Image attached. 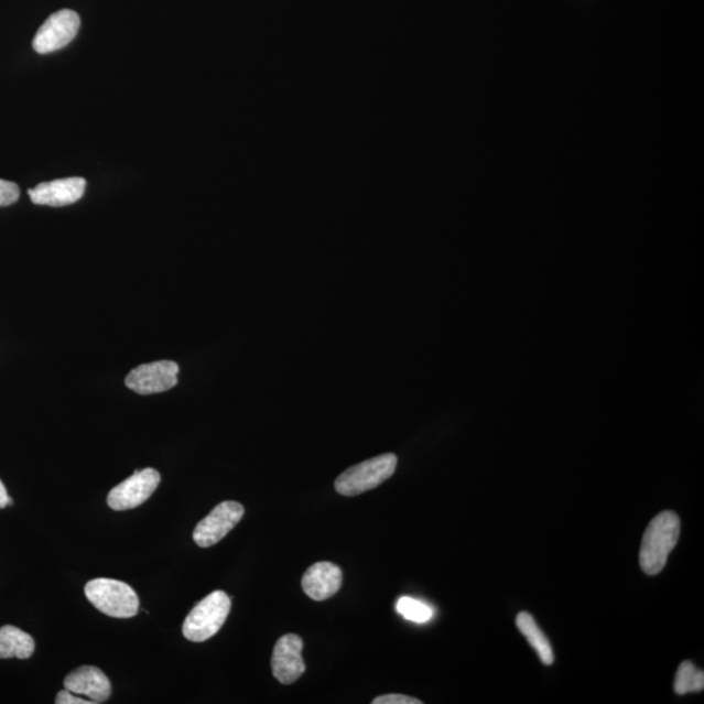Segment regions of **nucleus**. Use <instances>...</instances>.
<instances>
[{"label": "nucleus", "instance_id": "1", "mask_svg": "<svg viewBox=\"0 0 704 704\" xmlns=\"http://www.w3.org/2000/svg\"><path fill=\"white\" fill-rule=\"evenodd\" d=\"M681 522L674 511L667 510L653 518L646 529L639 564L647 575H657L665 567L668 557L680 539Z\"/></svg>", "mask_w": 704, "mask_h": 704}, {"label": "nucleus", "instance_id": "2", "mask_svg": "<svg viewBox=\"0 0 704 704\" xmlns=\"http://www.w3.org/2000/svg\"><path fill=\"white\" fill-rule=\"evenodd\" d=\"M230 609L231 600L226 593H212L189 611L183 624V636L195 643L208 641L223 628Z\"/></svg>", "mask_w": 704, "mask_h": 704}, {"label": "nucleus", "instance_id": "3", "mask_svg": "<svg viewBox=\"0 0 704 704\" xmlns=\"http://www.w3.org/2000/svg\"><path fill=\"white\" fill-rule=\"evenodd\" d=\"M85 596L106 616L131 618L138 615L140 602L134 589L124 582L98 578L87 583Z\"/></svg>", "mask_w": 704, "mask_h": 704}, {"label": "nucleus", "instance_id": "4", "mask_svg": "<svg viewBox=\"0 0 704 704\" xmlns=\"http://www.w3.org/2000/svg\"><path fill=\"white\" fill-rule=\"evenodd\" d=\"M397 462V455L391 453L361 462L338 476L336 490L339 495L353 497L375 489L396 473Z\"/></svg>", "mask_w": 704, "mask_h": 704}, {"label": "nucleus", "instance_id": "5", "mask_svg": "<svg viewBox=\"0 0 704 704\" xmlns=\"http://www.w3.org/2000/svg\"><path fill=\"white\" fill-rule=\"evenodd\" d=\"M80 30V18L75 11L53 13L34 35L33 48L39 54L58 52L73 42Z\"/></svg>", "mask_w": 704, "mask_h": 704}, {"label": "nucleus", "instance_id": "6", "mask_svg": "<svg viewBox=\"0 0 704 704\" xmlns=\"http://www.w3.org/2000/svg\"><path fill=\"white\" fill-rule=\"evenodd\" d=\"M160 481L161 475L156 469H141L110 490L108 505L117 511L138 508L154 494Z\"/></svg>", "mask_w": 704, "mask_h": 704}, {"label": "nucleus", "instance_id": "7", "mask_svg": "<svg viewBox=\"0 0 704 704\" xmlns=\"http://www.w3.org/2000/svg\"><path fill=\"white\" fill-rule=\"evenodd\" d=\"M177 373L180 366L175 361L148 362L128 373L126 387L141 396L162 393L176 387Z\"/></svg>", "mask_w": 704, "mask_h": 704}, {"label": "nucleus", "instance_id": "8", "mask_svg": "<svg viewBox=\"0 0 704 704\" xmlns=\"http://www.w3.org/2000/svg\"><path fill=\"white\" fill-rule=\"evenodd\" d=\"M245 516L243 505L224 501L196 526L194 540L198 546L216 545L237 526Z\"/></svg>", "mask_w": 704, "mask_h": 704}, {"label": "nucleus", "instance_id": "9", "mask_svg": "<svg viewBox=\"0 0 704 704\" xmlns=\"http://www.w3.org/2000/svg\"><path fill=\"white\" fill-rule=\"evenodd\" d=\"M303 641L296 635H286L275 643L272 657L274 678L283 685L294 684L305 672L302 658Z\"/></svg>", "mask_w": 704, "mask_h": 704}, {"label": "nucleus", "instance_id": "10", "mask_svg": "<svg viewBox=\"0 0 704 704\" xmlns=\"http://www.w3.org/2000/svg\"><path fill=\"white\" fill-rule=\"evenodd\" d=\"M64 687L77 695L87 696L94 703H104L110 698L111 684L108 675L99 668L83 665L64 679Z\"/></svg>", "mask_w": 704, "mask_h": 704}, {"label": "nucleus", "instance_id": "11", "mask_svg": "<svg viewBox=\"0 0 704 704\" xmlns=\"http://www.w3.org/2000/svg\"><path fill=\"white\" fill-rule=\"evenodd\" d=\"M85 188H87V182L83 177H67V180L41 183L37 187L28 191V194L35 205L66 206L80 201Z\"/></svg>", "mask_w": 704, "mask_h": 704}, {"label": "nucleus", "instance_id": "12", "mask_svg": "<svg viewBox=\"0 0 704 704\" xmlns=\"http://www.w3.org/2000/svg\"><path fill=\"white\" fill-rule=\"evenodd\" d=\"M343 571L332 563L313 564L303 575L304 593L315 602H324L336 595L343 586Z\"/></svg>", "mask_w": 704, "mask_h": 704}, {"label": "nucleus", "instance_id": "13", "mask_svg": "<svg viewBox=\"0 0 704 704\" xmlns=\"http://www.w3.org/2000/svg\"><path fill=\"white\" fill-rule=\"evenodd\" d=\"M34 649L33 638L17 626L6 625L0 628V659H30Z\"/></svg>", "mask_w": 704, "mask_h": 704}, {"label": "nucleus", "instance_id": "14", "mask_svg": "<svg viewBox=\"0 0 704 704\" xmlns=\"http://www.w3.org/2000/svg\"><path fill=\"white\" fill-rule=\"evenodd\" d=\"M517 628L522 632L526 639H528L532 649L538 652L542 663L552 665L554 663L552 646L528 611H522V614L517 616Z\"/></svg>", "mask_w": 704, "mask_h": 704}, {"label": "nucleus", "instance_id": "15", "mask_svg": "<svg viewBox=\"0 0 704 704\" xmlns=\"http://www.w3.org/2000/svg\"><path fill=\"white\" fill-rule=\"evenodd\" d=\"M704 687V673L692 661H684L679 668L674 680V692L679 695L702 692Z\"/></svg>", "mask_w": 704, "mask_h": 704}, {"label": "nucleus", "instance_id": "16", "mask_svg": "<svg viewBox=\"0 0 704 704\" xmlns=\"http://www.w3.org/2000/svg\"><path fill=\"white\" fill-rule=\"evenodd\" d=\"M397 611L407 620L416 624L429 622L433 617V609L430 606L408 596H403L397 602Z\"/></svg>", "mask_w": 704, "mask_h": 704}, {"label": "nucleus", "instance_id": "17", "mask_svg": "<svg viewBox=\"0 0 704 704\" xmlns=\"http://www.w3.org/2000/svg\"><path fill=\"white\" fill-rule=\"evenodd\" d=\"M20 197V188L17 183L0 180V208L15 204Z\"/></svg>", "mask_w": 704, "mask_h": 704}, {"label": "nucleus", "instance_id": "18", "mask_svg": "<svg viewBox=\"0 0 704 704\" xmlns=\"http://www.w3.org/2000/svg\"><path fill=\"white\" fill-rule=\"evenodd\" d=\"M373 704H422V701L416 698H411V696L402 695V694H388L382 696H377L376 700L372 701Z\"/></svg>", "mask_w": 704, "mask_h": 704}, {"label": "nucleus", "instance_id": "19", "mask_svg": "<svg viewBox=\"0 0 704 704\" xmlns=\"http://www.w3.org/2000/svg\"><path fill=\"white\" fill-rule=\"evenodd\" d=\"M56 704H94V702L88 700H82L80 696L69 692L68 689L62 690L58 695H56L55 700Z\"/></svg>", "mask_w": 704, "mask_h": 704}, {"label": "nucleus", "instance_id": "20", "mask_svg": "<svg viewBox=\"0 0 704 704\" xmlns=\"http://www.w3.org/2000/svg\"><path fill=\"white\" fill-rule=\"evenodd\" d=\"M13 503V500L11 499V497L9 496V494H7V489L2 483V480H0V509H4L7 507H10V505Z\"/></svg>", "mask_w": 704, "mask_h": 704}]
</instances>
